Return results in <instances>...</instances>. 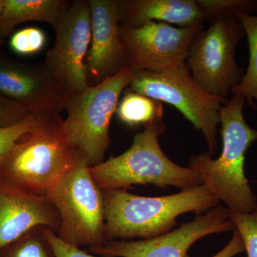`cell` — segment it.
<instances>
[{
	"label": "cell",
	"instance_id": "obj_25",
	"mask_svg": "<svg viewBox=\"0 0 257 257\" xmlns=\"http://www.w3.org/2000/svg\"><path fill=\"white\" fill-rule=\"evenodd\" d=\"M44 236L50 243L55 257H96L78 246L65 242L56 233L46 227H42Z\"/></svg>",
	"mask_w": 257,
	"mask_h": 257
},
{
	"label": "cell",
	"instance_id": "obj_22",
	"mask_svg": "<svg viewBox=\"0 0 257 257\" xmlns=\"http://www.w3.org/2000/svg\"><path fill=\"white\" fill-rule=\"evenodd\" d=\"M47 40L46 34L42 29L30 27L13 33L10 38V47L19 55H36L45 48Z\"/></svg>",
	"mask_w": 257,
	"mask_h": 257
},
{
	"label": "cell",
	"instance_id": "obj_6",
	"mask_svg": "<svg viewBox=\"0 0 257 257\" xmlns=\"http://www.w3.org/2000/svg\"><path fill=\"white\" fill-rule=\"evenodd\" d=\"M60 216L57 236L74 246L90 248L104 242L105 207L102 189L81 159L46 196Z\"/></svg>",
	"mask_w": 257,
	"mask_h": 257
},
{
	"label": "cell",
	"instance_id": "obj_5",
	"mask_svg": "<svg viewBox=\"0 0 257 257\" xmlns=\"http://www.w3.org/2000/svg\"><path fill=\"white\" fill-rule=\"evenodd\" d=\"M135 72L126 66L119 73L67 100L64 133L89 167L104 160L110 144L111 120Z\"/></svg>",
	"mask_w": 257,
	"mask_h": 257
},
{
	"label": "cell",
	"instance_id": "obj_21",
	"mask_svg": "<svg viewBox=\"0 0 257 257\" xmlns=\"http://www.w3.org/2000/svg\"><path fill=\"white\" fill-rule=\"evenodd\" d=\"M206 15V21L240 13L257 14L256 0H198Z\"/></svg>",
	"mask_w": 257,
	"mask_h": 257
},
{
	"label": "cell",
	"instance_id": "obj_1",
	"mask_svg": "<svg viewBox=\"0 0 257 257\" xmlns=\"http://www.w3.org/2000/svg\"><path fill=\"white\" fill-rule=\"evenodd\" d=\"M245 103L243 96L232 94L221 107L220 156L214 160L209 152L193 155L189 158V167L200 177L202 185L229 210L250 213L256 207L257 197L245 176V155L257 140V130L245 121Z\"/></svg>",
	"mask_w": 257,
	"mask_h": 257
},
{
	"label": "cell",
	"instance_id": "obj_26",
	"mask_svg": "<svg viewBox=\"0 0 257 257\" xmlns=\"http://www.w3.org/2000/svg\"><path fill=\"white\" fill-rule=\"evenodd\" d=\"M245 251L244 243L237 229L233 231V236L229 242L219 253L212 257H234ZM185 257H190L186 255Z\"/></svg>",
	"mask_w": 257,
	"mask_h": 257
},
{
	"label": "cell",
	"instance_id": "obj_9",
	"mask_svg": "<svg viewBox=\"0 0 257 257\" xmlns=\"http://www.w3.org/2000/svg\"><path fill=\"white\" fill-rule=\"evenodd\" d=\"M55 32V44L43 64L69 99L88 87L86 58L92 36L88 0L70 3Z\"/></svg>",
	"mask_w": 257,
	"mask_h": 257
},
{
	"label": "cell",
	"instance_id": "obj_10",
	"mask_svg": "<svg viewBox=\"0 0 257 257\" xmlns=\"http://www.w3.org/2000/svg\"><path fill=\"white\" fill-rule=\"evenodd\" d=\"M203 28H178L157 22L138 27L120 25V42L127 66L135 72H160L185 63L193 39Z\"/></svg>",
	"mask_w": 257,
	"mask_h": 257
},
{
	"label": "cell",
	"instance_id": "obj_12",
	"mask_svg": "<svg viewBox=\"0 0 257 257\" xmlns=\"http://www.w3.org/2000/svg\"><path fill=\"white\" fill-rule=\"evenodd\" d=\"M0 94L28 108L32 114H60L68 98L43 62L24 63L0 58Z\"/></svg>",
	"mask_w": 257,
	"mask_h": 257
},
{
	"label": "cell",
	"instance_id": "obj_8",
	"mask_svg": "<svg viewBox=\"0 0 257 257\" xmlns=\"http://www.w3.org/2000/svg\"><path fill=\"white\" fill-rule=\"evenodd\" d=\"M208 22L209 27L201 29L193 39L185 63L206 92L227 101L244 75L236 63V50L245 32L236 17H220Z\"/></svg>",
	"mask_w": 257,
	"mask_h": 257
},
{
	"label": "cell",
	"instance_id": "obj_4",
	"mask_svg": "<svg viewBox=\"0 0 257 257\" xmlns=\"http://www.w3.org/2000/svg\"><path fill=\"white\" fill-rule=\"evenodd\" d=\"M163 118L144 126L128 150L117 157L89 167L94 182L102 190H126L133 184L172 186L181 190L201 185L195 171L172 162L162 150L159 138L165 132Z\"/></svg>",
	"mask_w": 257,
	"mask_h": 257
},
{
	"label": "cell",
	"instance_id": "obj_15",
	"mask_svg": "<svg viewBox=\"0 0 257 257\" xmlns=\"http://www.w3.org/2000/svg\"><path fill=\"white\" fill-rule=\"evenodd\" d=\"M120 25L133 27L157 22L187 28L206 21L198 0H120Z\"/></svg>",
	"mask_w": 257,
	"mask_h": 257
},
{
	"label": "cell",
	"instance_id": "obj_2",
	"mask_svg": "<svg viewBox=\"0 0 257 257\" xmlns=\"http://www.w3.org/2000/svg\"><path fill=\"white\" fill-rule=\"evenodd\" d=\"M102 191L105 241L156 237L170 232L179 216L201 214L220 202L202 184L164 197H143L122 189Z\"/></svg>",
	"mask_w": 257,
	"mask_h": 257
},
{
	"label": "cell",
	"instance_id": "obj_24",
	"mask_svg": "<svg viewBox=\"0 0 257 257\" xmlns=\"http://www.w3.org/2000/svg\"><path fill=\"white\" fill-rule=\"evenodd\" d=\"M32 114L28 108L0 94V128L11 126Z\"/></svg>",
	"mask_w": 257,
	"mask_h": 257
},
{
	"label": "cell",
	"instance_id": "obj_13",
	"mask_svg": "<svg viewBox=\"0 0 257 257\" xmlns=\"http://www.w3.org/2000/svg\"><path fill=\"white\" fill-rule=\"evenodd\" d=\"M90 45L86 58L88 87L97 85L127 66L120 42V0H88Z\"/></svg>",
	"mask_w": 257,
	"mask_h": 257
},
{
	"label": "cell",
	"instance_id": "obj_23",
	"mask_svg": "<svg viewBox=\"0 0 257 257\" xmlns=\"http://www.w3.org/2000/svg\"><path fill=\"white\" fill-rule=\"evenodd\" d=\"M230 217L239 231L248 257H257V205L250 213L230 210Z\"/></svg>",
	"mask_w": 257,
	"mask_h": 257
},
{
	"label": "cell",
	"instance_id": "obj_7",
	"mask_svg": "<svg viewBox=\"0 0 257 257\" xmlns=\"http://www.w3.org/2000/svg\"><path fill=\"white\" fill-rule=\"evenodd\" d=\"M154 100L175 106L202 132L211 155L217 148V128L224 101L211 95L195 80L186 63L160 71H138L127 87Z\"/></svg>",
	"mask_w": 257,
	"mask_h": 257
},
{
	"label": "cell",
	"instance_id": "obj_19",
	"mask_svg": "<svg viewBox=\"0 0 257 257\" xmlns=\"http://www.w3.org/2000/svg\"><path fill=\"white\" fill-rule=\"evenodd\" d=\"M6 257H55L42 227L29 231L8 247Z\"/></svg>",
	"mask_w": 257,
	"mask_h": 257
},
{
	"label": "cell",
	"instance_id": "obj_20",
	"mask_svg": "<svg viewBox=\"0 0 257 257\" xmlns=\"http://www.w3.org/2000/svg\"><path fill=\"white\" fill-rule=\"evenodd\" d=\"M51 116L32 114L17 124L0 128V164L23 137L36 130Z\"/></svg>",
	"mask_w": 257,
	"mask_h": 257
},
{
	"label": "cell",
	"instance_id": "obj_11",
	"mask_svg": "<svg viewBox=\"0 0 257 257\" xmlns=\"http://www.w3.org/2000/svg\"><path fill=\"white\" fill-rule=\"evenodd\" d=\"M234 229L229 209L219 204L191 222L156 237L111 240L90 251L104 257H185L191 246L204 236Z\"/></svg>",
	"mask_w": 257,
	"mask_h": 257
},
{
	"label": "cell",
	"instance_id": "obj_17",
	"mask_svg": "<svg viewBox=\"0 0 257 257\" xmlns=\"http://www.w3.org/2000/svg\"><path fill=\"white\" fill-rule=\"evenodd\" d=\"M126 89L115 112L121 122L136 127L163 117L162 102Z\"/></svg>",
	"mask_w": 257,
	"mask_h": 257
},
{
	"label": "cell",
	"instance_id": "obj_3",
	"mask_svg": "<svg viewBox=\"0 0 257 257\" xmlns=\"http://www.w3.org/2000/svg\"><path fill=\"white\" fill-rule=\"evenodd\" d=\"M63 121L55 115L23 137L0 164V181L46 197L83 158L64 133Z\"/></svg>",
	"mask_w": 257,
	"mask_h": 257
},
{
	"label": "cell",
	"instance_id": "obj_14",
	"mask_svg": "<svg viewBox=\"0 0 257 257\" xmlns=\"http://www.w3.org/2000/svg\"><path fill=\"white\" fill-rule=\"evenodd\" d=\"M37 227L57 234L60 216L54 204L0 181V251Z\"/></svg>",
	"mask_w": 257,
	"mask_h": 257
},
{
	"label": "cell",
	"instance_id": "obj_16",
	"mask_svg": "<svg viewBox=\"0 0 257 257\" xmlns=\"http://www.w3.org/2000/svg\"><path fill=\"white\" fill-rule=\"evenodd\" d=\"M70 2L66 0H0V38L13 35L15 27L29 21L57 28Z\"/></svg>",
	"mask_w": 257,
	"mask_h": 257
},
{
	"label": "cell",
	"instance_id": "obj_18",
	"mask_svg": "<svg viewBox=\"0 0 257 257\" xmlns=\"http://www.w3.org/2000/svg\"><path fill=\"white\" fill-rule=\"evenodd\" d=\"M236 18L242 25L247 37L249 59L242 80L231 94L243 96L250 105L255 106L254 101H257V15L240 13Z\"/></svg>",
	"mask_w": 257,
	"mask_h": 257
}]
</instances>
